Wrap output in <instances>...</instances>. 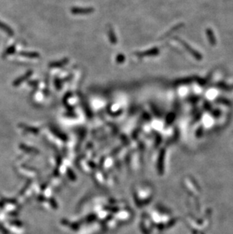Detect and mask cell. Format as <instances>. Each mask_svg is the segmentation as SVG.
I'll return each mask as SVG.
<instances>
[{
	"mask_svg": "<svg viewBox=\"0 0 233 234\" xmlns=\"http://www.w3.org/2000/svg\"><path fill=\"white\" fill-rule=\"evenodd\" d=\"M207 33H208V37L209 39L210 42H211L212 45H216L217 43V40H216V38L214 36V33H213L212 30L211 29H208L207 30Z\"/></svg>",
	"mask_w": 233,
	"mask_h": 234,
	"instance_id": "cell-1",
	"label": "cell"
}]
</instances>
